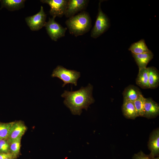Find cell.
<instances>
[{"instance_id": "1", "label": "cell", "mask_w": 159, "mask_h": 159, "mask_svg": "<svg viewBox=\"0 0 159 159\" xmlns=\"http://www.w3.org/2000/svg\"><path fill=\"white\" fill-rule=\"evenodd\" d=\"M93 89V86L89 83L87 87L82 86L76 91L64 90L61 96L65 98L64 103L72 114L80 115L83 109L87 110L90 105L95 102Z\"/></svg>"}, {"instance_id": "2", "label": "cell", "mask_w": 159, "mask_h": 159, "mask_svg": "<svg viewBox=\"0 0 159 159\" xmlns=\"http://www.w3.org/2000/svg\"><path fill=\"white\" fill-rule=\"evenodd\" d=\"M65 24L69 33L75 37L86 34L92 27V20L90 14L84 11L69 18Z\"/></svg>"}, {"instance_id": "3", "label": "cell", "mask_w": 159, "mask_h": 159, "mask_svg": "<svg viewBox=\"0 0 159 159\" xmlns=\"http://www.w3.org/2000/svg\"><path fill=\"white\" fill-rule=\"evenodd\" d=\"M51 76L57 77L62 80L64 87L67 84L77 85V81L80 76V72L76 70L67 69L62 66L58 65L53 70Z\"/></svg>"}, {"instance_id": "4", "label": "cell", "mask_w": 159, "mask_h": 159, "mask_svg": "<svg viewBox=\"0 0 159 159\" xmlns=\"http://www.w3.org/2000/svg\"><path fill=\"white\" fill-rule=\"evenodd\" d=\"M102 1L99 3L98 13L94 26L91 32V37L96 38L106 32L110 26V21L107 16L102 10L101 4Z\"/></svg>"}, {"instance_id": "5", "label": "cell", "mask_w": 159, "mask_h": 159, "mask_svg": "<svg viewBox=\"0 0 159 159\" xmlns=\"http://www.w3.org/2000/svg\"><path fill=\"white\" fill-rule=\"evenodd\" d=\"M55 17L49 18L44 26L47 32L53 40L57 41L59 38L64 36L67 29V27H64L56 21Z\"/></svg>"}, {"instance_id": "6", "label": "cell", "mask_w": 159, "mask_h": 159, "mask_svg": "<svg viewBox=\"0 0 159 159\" xmlns=\"http://www.w3.org/2000/svg\"><path fill=\"white\" fill-rule=\"evenodd\" d=\"M47 15L43 7L41 6L39 11L32 16L27 17L25 21L29 28L32 31H38L44 26L46 23Z\"/></svg>"}, {"instance_id": "7", "label": "cell", "mask_w": 159, "mask_h": 159, "mask_svg": "<svg viewBox=\"0 0 159 159\" xmlns=\"http://www.w3.org/2000/svg\"><path fill=\"white\" fill-rule=\"evenodd\" d=\"M68 0H41L43 4H48L50 7L49 13L52 17H62L64 15Z\"/></svg>"}, {"instance_id": "8", "label": "cell", "mask_w": 159, "mask_h": 159, "mask_svg": "<svg viewBox=\"0 0 159 159\" xmlns=\"http://www.w3.org/2000/svg\"><path fill=\"white\" fill-rule=\"evenodd\" d=\"M89 0H68L65 16L69 18L80 11H84L86 8Z\"/></svg>"}, {"instance_id": "9", "label": "cell", "mask_w": 159, "mask_h": 159, "mask_svg": "<svg viewBox=\"0 0 159 159\" xmlns=\"http://www.w3.org/2000/svg\"><path fill=\"white\" fill-rule=\"evenodd\" d=\"M27 127L21 120L14 121L10 129L7 138L10 143L12 141L22 137L27 130Z\"/></svg>"}, {"instance_id": "10", "label": "cell", "mask_w": 159, "mask_h": 159, "mask_svg": "<svg viewBox=\"0 0 159 159\" xmlns=\"http://www.w3.org/2000/svg\"><path fill=\"white\" fill-rule=\"evenodd\" d=\"M149 149L150 151L148 155L151 159H159V130L157 128L154 130L150 136L148 143Z\"/></svg>"}, {"instance_id": "11", "label": "cell", "mask_w": 159, "mask_h": 159, "mask_svg": "<svg viewBox=\"0 0 159 159\" xmlns=\"http://www.w3.org/2000/svg\"><path fill=\"white\" fill-rule=\"evenodd\" d=\"M159 114V105L151 98H145L144 104V117L154 118Z\"/></svg>"}, {"instance_id": "12", "label": "cell", "mask_w": 159, "mask_h": 159, "mask_svg": "<svg viewBox=\"0 0 159 159\" xmlns=\"http://www.w3.org/2000/svg\"><path fill=\"white\" fill-rule=\"evenodd\" d=\"M122 95L123 101L133 102L140 96L142 95L140 90L133 85H129L124 89Z\"/></svg>"}, {"instance_id": "13", "label": "cell", "mask_w": 159, "mask_h": 159, "mask_svg": "<svg viewBox=\"0 0 159 159\" xmlns=\"http://www.w3.org/2000/svg\"><path fill=\"white\" fill-rule=\"evenodd\" d=\"M122 111L123 115L127 118L134 119L139 117L133 102L123 101Z\"/></svg>"}, {"instance_id": "14", "label": "cell", "mask_w": 159, "mask_h": 159, "mask_svg": "<svg viewBox=\"0 0 159 159\" xmlns=\"http://www.w3.org/2000/svg\"><path fill=\"white\" fill-rule=\"evenodd\" d=\"M132 54L139 69L146 68L148 64L154 56L152 52L137 54L132 53Z\"/></svg>"}, {"instance_id": "15", "label": "cell", "mask_w": 159, "mask_h": 159, "mask_svg": "<svg viewBox=\"0 0 159 159\" xmlns=\"http://www.w3.org/2000/svg\"><path fill=\"white\" fill-rule=\"evenodd\" d=\"M136 84L143 89H150L147 68L139 69L136 79Z\"/></svg>"}, {"instance_id": "16", "label": "cell", "mask_w": 159, "mask_h": 159, "mask_svg": "<svg viewBox=\"0 0 159 159\" xmlns=\"http://www.w3.org/2000/svg\"><path fill=\"white\" fill-rule=\"evenodd\" d=\"M1 8L5 7L9 11H13L18 10L24 6L25 0H1Z\"/></svg>"}, {"instance_id": "17", "label": "cell", "mask_w": 159, "mask_h": 159, "mask_svg": "<svg viewBox=\"0 0 159 159\" xmlns=\"http://www.w3.org/2000/svg\"><path fill=\"white\" fill-rule=\"evenodd\" d=\"M128 50L132 53L136 54L152 52L148 49L145 40L143 39L132 44Z\"/></svg>"}, {"instance_id": "18", "label": "cell", "mask_w": 159, "mask_h": 159, "mask_svg": "<svg viewBox=\"0 0 159 159\" xmlns=\"http://www.w3.org/2000/svg\"><path fill=\"white\" fill-rule=\"evenodd\" d=\"M150 88L155 89L159 85V72L157 68L154 67L147 68Z\"/></svg>"}, {"instance_id": "19", "label": "cell", "mask_w": 159, "mask_h": 159, "mask_svg": "<svg viewBox=\"0 0 159 159\" xmlns=\"http://www.w3.org/2000/svg\"><path fill=\"white\" fill-rule=\"evenodd\" d=\"M21 138H19L10 143V153L16 159L20 155Z\"/></svg>"}, {"instance_id": "20", "label": "cell", "mask_w": 159, "mask_h": 159, "mask_svg": "<svg viewBox=\"0 0 159 159\" xmlns=\"http://www.w3.org/2000/svg\"><path fill=\"white\" fill-rule=\"evenodd\" d=\"M145 98L142 95L133 102L139 117H144Z\"/></svg>"}, {"instance_id": "21", "label": "cell", "mask_w": 159, "mask_h": 159, "mask_svg": "<svg viewBox=\"0 0 159 159\" xmlns=\"http://www.w3.org/2000/svg\"><path fill=\"white\" fill-rule=\"evenodd\" d=\"M14 122L7 123L0 122V139H7Z\"/></svg>"}, {"instance_id": "22", "label": "cell", "mask_w": 159, "mask_h": 159, "mask_svg": "<svg viewBox=\"0 0 159 159\" xmlns=\"http://www.w3.org/2000/svg\"><path fill=\"white\" fill-rule=\"evenodd\" d=\"M10 146L7 139H0V153H10Z\"/></svg>"}, {"instance_id": "23", "label": "cell", "mask_w": 159, "mask_h": 159, "mask_svg": "<svg viewBox=\"0 0 159 159\" xmlns=\"http://www.w3.org/2000/svg\"><path fill=\"white\" fill-rule=\"evenodd\" d=\"M133 159H151L148 155H146L142 151L137 154H135Z\"/></svg>"}, {"instance_id": "24", "label": "cell", "mask_w": 159, "mask_h": 159, "mask_svg": "<svg viewBox=\"0 0 159 159\" xmlns=\"http://www.w3.org/2000/svg\"><path fill=\"white\" fill-rule=\"evenodd\" d=\"M10 157H13V156L10 153H0V159H5Z\"/></svg>"}, {"instance_id": "25", "label": "cell", "mask_w": 159, "mask_h": 159, "mask_svg": "<svg viewBox=\"0 0 159 159\" xmlns=\"http://www.w3.org/2000/svg\"><path fill=\"white\" fill-rule=\"evenodd\" d=\"M5 159H16L13 157H10L6 158Z\"/></svg>"}]
</instances>
